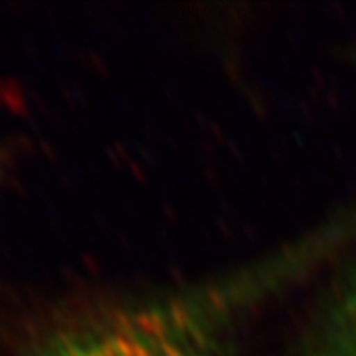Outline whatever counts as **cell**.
Segmentation results:
<instances>
[{
    "instance_id": "cell-1",
    "label": "cell",
    "mask_w": 356,
    "mask_h": 356,
    "mask_svg": "<svg viewBox=\"0 0 356 356\" xmlns=\"http://www.w3.org/2000/svg\"><path fill=\"white\" fill-rule=\"evenodd\" d=\"M229 317L216 293L137 301L60 325L26 356H229Z\"/></svg>"
},
{
    "instance_id": "cell-2",
    "label": "cell",
    "mask_w": 356,
    "mask_h": 356,
    "mask_svg": "<svg viewBox=\"0 0 356 356\" xmlns=\"http://www.w3.org/2000/svg\"><path fill=\"white\" fill-rule=\"evenodd\" d=\"M344 332H346L348 348H353L350 356H356V293L348 301L346 313H344Z\"/></svg>"
}]
</instances>
